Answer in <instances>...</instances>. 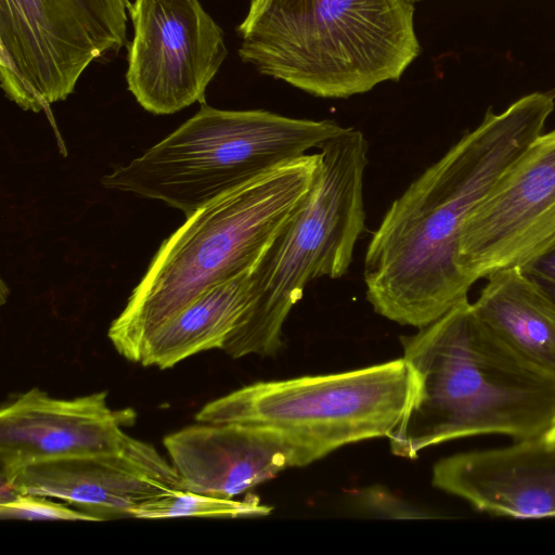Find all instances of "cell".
<instances>
[{
    "label": "cell",
    "instance_id": "cell-1",
    "mask_svg": "<svg viewBox=\"0 0 555 555\" xmlns=\"http://www.w3.org/2000/svg\"><path fill=\"white\" fill-rule=\"evenodd\" d=\"M554 108L552 90L501 113L488 109L391 203L364 257L365 295L376 313L420 328L468 299L474 283L460 263L465 224L543 133Z\"/></svg>",
    "mask_w": 555,
    "mask_h": 555
},
{
    "label": "cell",
    "instance_id": "cell-2",
    "mask_svg": "<svg viewBox=\"0 0 555 555\" xmlns=\"http://www.w3.org/2000/svg\"><path fill=\"white\" fill-rule=\"evenodd\" d=\"M401 343L411 391L387 437L395 455L413 460L427 447L472 436L528 439L555 425V373L500 340L468 299Z\"/></svg>",
    "mask_w": 555,
    "mask_h": 555
},
{
    "label": "cell",
    "instance_id": "cell-3",
    "mask_svg": "<svg viewBox=\"0 0 555 555\" xmlns=\"http://www.w3.org/2000/svg\"><path fill=\"white\" fill-rule=\"evenodd\" d=\"M320 167L305 154L255 177L186 217L152 259L108 338L140 363L151 335L211 286L253 271L298 210Z\"/></svg>",
    "mask_w": 555,
    "mask_h": 555
},
{
    "label": "cell",
    "instance_id": "cell-4",
    "mask_svg": "<svg viewBox=\"0 0 555 555\" xmlns=\"http://www.w3.org/2000/svg\"><path fill=\"white\" fill-rule=\"evenodd\" d=\"M411 0H250L238 55L311 95L347 99L397 81L421 54Z\"/></svg>",
    "mask_w": 555,
    "mask_h": 555
},
{
    "label": "cell",
    "instance_id": "cell-5",
    "mask_svg": "<svg viewBox=\"0 0 555 555\" xmlns=\"http://www.w3.org/2000/svg\"><path fill=\"white\" fill-rule=\"evenodd\" d=\"M320 167L298 210L276 234L251 272V298L222 350L232 358L274 356L282 327L313 280L348 272L365 229L363 199L369 143L346 127L319 147Z\"/></svg>",
    "mask_w": 555,
    "mask_h": 555
},
{
    "label": "cell",
    "instance_id": "cell-6",
    "mask_svg": "<svg viewBox=\"0 0 555 555\" xmlns=\"http://www.w3.org/2000/svg\"><path fill=\"white\" fill-rule=\"evenodd\" d=\"M346 127L264 109L199 111L129 164L105 175L106 189L157 199L185 217L264 171L298 158Z\"/></svg>",
    "mask_w": 555,
    "mask_h": 555
},
{
    "label": "cell",
    "instance_id": "cell-7",
    "mask_svg": "<svg viewBox=\"0 0 555 555\" xmlns=\"http://www.w3.org/2000/svg\"><path fill=\"white\" fill-rule=\"evenodd\" d=\"M410 391L400 358L347 372L257 382L205 404L195 420L273 429L300 449L308 465L345 444L388 437Z\"/></svg>",
    "mask_w": 555,
    "mask_h": 555
},
{
    "label": "cell",
    "instance_id": "cell-8",
    "mask_svg": "<svg viewBox=\"0 0 555 555\" xmlns=\"http://www.w3.org/2000/svg\"><path fill=\"white\" fill-rule=\"evenodd\" d=\"M128 0H0V81L38 113L73 93L87 67L127 43Z\"/></svg>",
    "mask_w": 555,
    "mask_h": 555
},
{
    "label": "cell",
    "instance_id": "cell-9",
    "mask_svg": "<svg viewBox=\"0 0 555 555\" xmlns=\"http://www.w3.org/2000/svg\"><path fill=\"white\" fill-rule=\"evenodd\" d=\"M128 90L147 112L176 113L205 102L227 57L223 31L199 0H134L129 7Z\"/></svg>",
    "mask_w": 555,
    "mask_h": 555
},
{
    "label": "cell",
    "instance_id": "cell-10",
    "mask_svg": "<svg viewBox=\"0 0 555 555\" xmlns=\"http://www.w3.org/2000/svg\"><path fill=\"white\" fill-rule=\"evenodd\" d=\"M555 243V129L542 133L467 220L460 263L475 283Z\"/></svg>",
    "mask_w": 555,
    "mask_h": 555
},
{
    "label": "cell",
    "instance_id": "cell-11",
    "mask_svg": "<svg viewBox=\"0 0 555 555\" xmlns=\"http://www.w3.org/2000/svg\"><path fill=\"white\" fill-rule=\"evenodd\" d=\"M7 479L21 493L63 500L99 521L133 517L144 504L184 489L172 463L132 437L117 453L36 463Z\"/></svg>",
    "mask_w": 555,
    "mask_h": 555
},
{
    "label": "cell",
    "instance_id": "cell-12",
    "mask_svg": "<svg viewBox=\"0 0 555 555\" xmlns=\"http://www.w3.org/2000/svg\"><path fill=\"white\" fill-rule=\"evenodd\" d=\"M131 411H113L107 392L74 399L33 388L0 411V475L13 477L41 462L121 451L130 436L122 424Z\"/></svg>",
    "mask_w": 555,
    "mask_h": 555
},
{
    "label": "cell",
    "instance_id": "cell-13",
    "mask_svg": "<svg viewBox=\"0 0 555 555\" xmlns=\"http://www.w3.org/2000/svg\"><path fill=\"white\" fill-rule=\"evenodd\" d=\"M431 482L489 514L555 517V442L542 435L456 453L434 465Z\"/></svg>",
    "mask_w": 555,
    "mask_h": 555
},
{
    "label": "cell",
    "instance_id": "cell-14",
    "mask_svg": "<svg viewBox=\"0 0 555 555\" xmlns=\"http://www.w3.org/2000/svg\"><path fill=\"white\" fill-rule=\"evenodd\" d=\"M164 446L185 490L233 499L291 467L302 452L280 433L240 424H203L168 435Z\"/></svg>",
    "mask_w": 555,
    "mask_h": 555
},
{
    "label": "cell",
    "instance_id": "cell-15",
    "mask_svg": "<svg viewBox=\"0 0 555 555\" xmlns=\"http://www.w3.org/2000/svg\"><path fill=\"white\" fill-rule=\"evenodd\" d=\"M473 309L500 340L535 365L555 373V296L512 267L487 278Z\"/></svg>",
    "mask_w": 555,
    "mask_h": 555
},
{
    "label": "cell",
    "instance_id": "cell-16",
    "mask_svg": "<svg viewBox=\"0 0 555 555\" xmlns=\"http://www.w3.org/2000/svg\"><path fill=\"white\" fill-rule=\"evenodd\" d=\"M253 271L211 286L160 325L145 343L140 364L164 370L221 349L250 302Z\"/></svg>",
    "mask_w": 555,
    "mask_h": 555
},
{
    "label": "cell",
    "instance_id": "cell-17",
    "mask_svg": "<svg viewBox=\"0 0 555 555\" xmlns=\"http://www.w3.org/2000/svg\"><path fill=\"white\" fill-rule=\"evenodd\" d=\"M272 508L255 495L242 501L222 499L189 490H177L135 509L133 518L163 519L173 517H250L270 514Z\"/></svg>",
    "mask_w": 555,
    "mask_h": 555
},
{
    "label": "cell",
    "instance_id": "cell-18",
    "mask_svg": "<svg viewBox=\"0 0 555 555\" xmlns=\"http://www.w3.org/2000/svg\"><path fill=\"white\" fill-rule=\"evenodd\" d=\"M1 519L18 520H82L99 521L94 516L55 503L43 495L22 493L14 500L0 503Z\"/></svg>",
    "mask_w": 555,
    "mask_h": 555
},
{
    "label": "cell",
    "instance_id": "cell-19",
    "mask_svg": "<svg viewBox=\"0 0 555 555\" xmlns=\"http://www.w3.org/2000/svg\"><path fill=\"white\" fill-rule=\"evenodd\" d=\"M361 502L367 509L383 513L389 517H427L426 515H422L420 511L415 509L413 506L405 504L393 494L388 493L386 490H382L378 487L366 489L365 492L361 494Z\"/></svg>",
    "mask_w": 555,
    "mask_h": 555
},
{
    "label": "cell",
    "instance_id": "cell-20",
    "mask_svg": "<svg viewBox=\"0 0 555 555\" xmlns=\"http://www.w3.org/2000/svg\"><path fill=\"white\" fill-rule=\"evenodd\" d=\"M522 269L530 278L555 296V243Z\"/></svg>",
    "mask_w": 555,
    "mask_h": 555
},
{
    "label": "cell",
    "instance_id": "cell-21",
    "mask_svg": "<svg viewBox=\"0 0 555 555\" xmlns=\"http://www.w3.org/2000/svg\"><path fill=\"white\" fill-rule=\"evenodd\" d=\"M544 437L552 442H555V425L544 435Z\"/></svg>",
    "mask_w": 555,
    "mask_h": 555
},
{
    "label": "cell",
    "instance_id": "cell-22",
    "mask_svg": "<svg viewBox=\"0 0 555 555\" xmlns=\"http://www.w3.org/2000/svg\"><path fill=\"white\" fill-rule=\"evenodd\" d=\"M411 1L415 2V1H421V0H411Z\"/></svg>",
    "mask_w": 555,
    "mask_h": 555
}]
</instances>
